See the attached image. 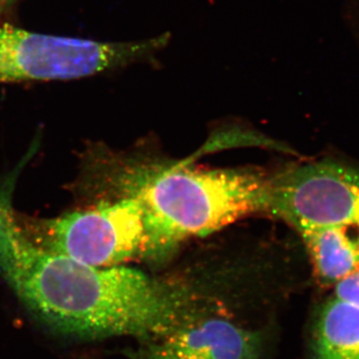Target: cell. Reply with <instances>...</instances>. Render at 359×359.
Masks as SVG:
<instances>
[{"mask_svg": "<svg viewBox=\"0 0 359 359\" xmlns=\"http://www.w3.org/2000/svg\"><path fill=\"white\" fill-rule=\"evenodd\" d=\"M15 182L0 184V275L49 327L85 339H164L183 325L186 290L126 266L99 268L33 244L14 218Z\"/></svg>", "mask_w": 359, "mask_h": 359, "instance_id": "6da1fadb", "label": "cell"}, {"mask_svg": "<svg viewBox=\"0 0 359 359\" xmlns=\"http://www.w3.org/2000/svg\"><path fill=\"white\" fill-rule=\"evenodd\" d=\"M269 182L241 170H165L136 180L129 195L141 203L144 257L159 262L183 241L221 230L268 210Z\"/></svg>", "mask_w": 359, "mask_h": 359, "instance_id": "7a4b0ae2", "label": "cell"}, {"mask_svg": "<svg viewBox=\"0 0 359 359\" xmlns=\"http://www.w3.org/2000/svg\"><path fill=\"white\" fill-rule=\"evenodd\" d=\"M170 34L139 42H98L0 25V83L89 77L162 50Z\"/></svg>", "mask_w": 359, "mask_h": 359, "instance_id": "3957f363", "label": "cell"}, {"mask_svg": "<svg viewBox=\"0 0 359 359\" xmlns=\"http://www.w3.org/2000/svg\"><path fill=\"white\" fill-rule=\"evenodd\" d=\"M14 218L33 244L90 266H122L145 254L143 208L133 196L57 218H32L16 212Z\"/></svg>", "mask_w": 359, "mask_h": 359, "instance_id": "277c9868", "label": "cell"}, {"mask_svg": "<svg viewBox=\"0 0 359 359\" xmlns=\"http://www.w3.org/2000/svg\"><path fill=\"white\" fill-rule=\"evenodd\" d=\"M268 210L299 231L359 230V172L332 161L294 168L269 182Z\"/></svg>", "mask_w": 359, "mask_h": 359, "instance_id": "5b68a950", "label": "cell"}, {"mask_svg": "<svg viewBox=\"0 0 359 359\" xmlns=\"http://www.w3.org/2000/svg\"><path fill=\"white\" fill-rule=\"evenodd\" d=\"M161 344L186 359H259L262 346L256 332L219 318L185 321Z\"/></svg>", "mask_w": 359, "mask_h": 359, "instance_id": "8992f818", "label": "cell"}, {"mask_svg": "<svg viewBox=\"0 0 359 359\" xmlns=\"http://www.w3.org/2000/svg\"><path fill=\"white\" fill-rule=\"evenodd\" d=\"M325 226L299 231L316 275L325 285H337L359 266V231Z\"/></svg>", "mask_w": 359, "mask_h": 359, "instance_id": "52a82bcc", "label": "cell"}, {"mask_svg": "<svg viewBox=\"0 0 359 359\" xmlns=\"http://www.w3.org/2000/svg\"><path fill=\"white\" fill-rule=\"evenodd\" d=\"M313 359H359V304L334 297L314 327Z\"/></svg>", "mask_w": 359, "mask_h": 359, "instance_id": "ba28073f", "label": "cell"}, {"mask_svg": "<svg viewBox=\"0 0 359 359\" xmlns=\"http://www.w3.org/2000/svg\"><path fill=\"white\" fill-rule=\"evenodd\" d=\"M335 287V297L359 304V266L348 276L339 280Z\"/></svg>", "mask_w": 359, "mask_h": 359, "instance_id": "9c48e42d", "label": "cell"}, {"mask_svg": "<svg viewBox=\"0 0 359 359\" xmlns=\"http://www.w3.org/2000/svg\"><path fill=\"white\" fill-rule=\"evenodd\" d=\"M137 359H186L172 353L166 346L160 344H150L140 351Z\"/></svg>", "mask_w": 359, "mask_h": 359, "instance_id": "30bf717a", "label": "cell"}, {"mask_svg": "<svg viewBox=\"0 0 359 359\" xmlns=\"http://www.w3.org/2000/svg\"><path fill=\"white\" fill-rule=\"evenodd\" d=\"M353 16L355 18V25L358 26V32L359 33V0H353Z\"/></svg>", "mask_w": 359, "mask_h": 359, "instance_id": "8fae6325", "label": "cell"}]
</instances>
